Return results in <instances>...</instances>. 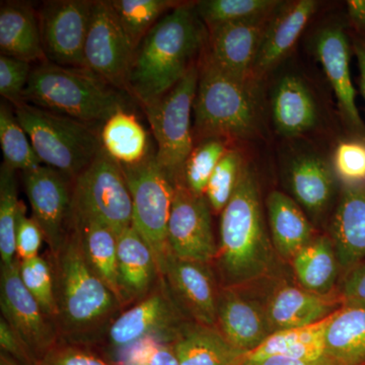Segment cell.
<instances>
[{"label":"cell","mask_w":365,"mask_h":365,"mask_svg":"<svg viewBox=\"0 0 365 365\" xmlns=\"http://www.w3.org/2000/svg\"><path fill=\"white\" fill-rule=\"evenodd\" d=\"M260 180L247 162L234 195L220 215L212 266L220 287H254L279 278L280 260L269 232Z\"/></svg>","instance_id":"1"},{"label":"cell","mask_w":365,"mask_h":365,"mask_svg":"<svg viewBox=\"0 0 365 365\" xmlns=\"http://www.w3.org/2000/svg\"><path fill=\"white\" fill-rule=\"evenodd\" d=\"M56 290V327L60 341L91 347L124 307L117 295L86 261L78 228L71 230L58 251L51 254Z\"/></svg>","instance_id":"2"},{"label":"cell","mask_w":365,"mask_h":365,"mask_svg":"<svg viewBox=\"0 0 365 365\" xmlns=\"http://www.w3.org/2000/svg\"><path fill=\"white\" fill-rule=\"evenodd\" d=\"M207 39L194 2L179 4L137 47L127 91L143 108L158 102L200 62Z\"/></svg>","instance_id":"3"},{"label":"cell","mask_w":365,"mask_h":365,"mask_svg":"<svg viewBox=\"0 0 365 365\" xmlns=\"http://www.w3.org/2000/svg\"><path fill=\"white\" fill-rule=\"evenodd\" d=\"M194 101V143L206 137H223L235 144L261 138L267 105L263 86L254 79L225 73L202 56Z\"/></svg>","instance_id":"4"},{"label":"cell","mask_w":365,"mask_h":365,"mask_svg":"<svg viewBox=\"0 0 365 365\" xmlns=\"http://www.w3.org/2000/svg\"><path fill=\"white\" fill-rule=\"evenodd\" d=\"M23 102L85 123H104L124 107L115 88L86 68L43 62L31 73Z\"/></svg>","instance_id":"5"},{"label":"cell","mask_w":365,"mask_h":365,"mask_svg":"<svg viewBox=\"0 0 365 365\" xmlns=\"http://www.w3.org/2000/svg\"><path fill=\"white\" fill-rule=\"evenodd\" d=\"M14 113L41 163L72 181L102 150L100 134L90 124L24 102Z\"/></svg>","instance_id":"6"},{"label":"cell","mask_w":365,"mask_h":365,"mask_svg":"<svg viewBox=\"0 0 365 365\" xmlns=\"http://www.w3.org/2000/svg\"><path fill=\"white\" fill-rule=\"evenodd\" d=\"M121 169L131 194L132 225L150 247L162 275L170 255L168 223L177 184L158 162L155 153L138 165Z\"/></svg>","instance_id":"7"},{"label":"cell","mask_w":365,"mask_h":365,"mask_svg":"<svg viewBox=\"0 0 365 365\" xmlns=\"http://www.w3.org/2000/svg\"><path fill=\"white\" fill-rule=\"evenodd\" d=\"M199 63L167 95L144 108L157 141L155 157L176 184L181 181L182 168L194 146L191 116L200 76Z\"/></svg>","instance_id":"8"},{"label":"cell","mask_w":365,"mask_h":365,"mask_svg":"<svg viewBox=\"0 0 365 365\" xmlns=\"http://www.w3.org/2000/svg\"><path fill=\"white\" fill-rule=\"evenodd\" d=\"M72 215L103 222L117 235L132 227L131 194L123 170L103 150L72 181Z\"/></svg>","instance_id":"9"},{"label":"cell","mask_w":365,"mask_h":365,"mask_svg":"<svg viewBox=\"0 0 365 365\" xmlns=\"http://www.w3.org/2000/svg\"><path fill=\"white\" fill-rule=\"evenodd\" d=\"M292 144L282 157V177L288 195L299 204L314 227L330 220L341 185L328 153L306 140Z\"/></svg>","instance_id":"10"},{"label":"cell","mask_w":365,"mask_h":365,"mask_svg":"<svg viewBox=\"0 0 365 365\" xmlns=\"http://www.w3.org/2000/svg\"><path fill=\"white\" fill-rule=\"evenodd\" d=\"M267 114L275 133L288 141L307 140L323 131L327 122L318 91L297 72H284L274 81Z\"/></svg>","instance_id":"11"},{"label":"cell","mask_w":365,"mask_h":365,"mask_svg":"<svg viewBox=\"0 0 365 365\" xmlns=\"http://www.w3.org/2000/svg\"><path fill=\"white\" fill-rule=\"evenodd\" d=\"M186 322L188 319L173 302L162 277L150 294L119 314L106 331L104 340L117 357L127 348L148 338L174 342Z\"/></svg>","instance_id":"12"},{"label":"cell","mask_w":365,"mask_h":365,"mask_svg":"<svg viewBox=\"0 0 365 365\" xmlns=\"http://www.w3.org/2000/svg\"><path fill=\"white\" fill-rule=\"evenodd\" d=\"M136 47L109 1H95L85 45L86 68L113 88L127 90Z\"/></svg>","instance_id":"13"},{"label":"cell","mask_w":365,"mask_h":365,"mask_svg":"<svg viewBox=\"0 0 365 365\" xmlns=\"http://www.w3.org/2000/svg\"><path fill=\"white\" fill-rule=\"evenodd\" d=\"M95 1L57 0L43 4L39 13L45 56L52 63L86 68L85 45Z\"/></svg>","instance_id":"14"},{"label":"cell","mask_w":365,"mask_h":365,"mask_svg":"<svg viewBox=\"0 0 365 365\" xmlns=\"http://www.w3.org/2000/svg\"><path fill=\"white\" fill-rule=\"evenodd\" d=\"M312 48L332 86L345 132L365 134V124L356 106V91L350 71L351 39L344 24L335 21L319 26L312 38Z\"/></svg>","instance_id":"15"},{"label":"cell","mask_w":365,"mask_h":365,"mask_svg":"<svg viewBox=\"0 0 365 365\" xmlns=\"http://www.w3.org/2000/svg\"><path fill=\"white\" fill-rule=\"evenodd\" d=\"M212 215L205 196H197L184 185L177 184L168 223L170 254L182 260L212 265L218 249Z\"/></svg>","instance_id":"16"},{"label":"cell","mask_w":365,"mask_h":365,"mask_svg":"<svg viewBox=\"0 0 365 365\" xmlns=\"http://www.w3.org/2000/svg\"><path fill=\"white\" fill-rule=\"evenodd\" d=\"M0 309L2 318L21 336L38 359L49 351L60 337L57 327L21 281L20 260L1 265Z\"/></svg>","instance_id":"17"},{"label":"cell","mask_w":365,"mask_h":365,"mask_svg":"<svg viewBox=\"0 0 365 365\" xmlns=\"http://www.w3.org/2000/svg\"><path fill=\"white\" fill-rule=\"evenodd\" d=\"M162 277L170 297L185 318L216 328L220 284L211 264L182 260L170 254Z\"/></svg>","instance_id":"18"},{"label":"cell","mask_w":365,"mask_h":365,"mask_svg":"<svg viewBox=\"0 0 365 365\" xmlns=\"http://www.w3.org/2000/svg\"><path fill=\"white\" fill-rule=\"evenodd\" d=\"M23 179L32 217L40 225L50 253L55 254L71 227L72 180L45 165L23 173Z\"/></svg>","instance_id":"19"},{"label":"cell","mask_w":365,"mask_h":365,"mask_svg":"<svg viewBox=\"0 0 365 365\" xmlns=\"http://www.w3.org/2000/svg\"><path fill=\"white\" fill-rule=\"evenodd\" d=\"M319 6L317 0L281 1L269 21L255 60L252 69L254 81L265 83L287 58Z\"/></svg>","instance_id":"20"},{"label":"cell","mask_w":365,"mask_h":365,"mask_svg":"<svg viewBox=\"0 0 365 365\" xmlns=\"http://www.w3.org/2000/svg\"><path fill=\"white\" fill-rule=\"evenodd\" d=\"M271 16L227 24L207 30L203 58L234 78L253 79L252 69Z\"/></svg>","instance_id":"21"},{"label":"cell","mask_w":365,"mask_h":365,"mask_svg":"<svg viewBox=\"0 0 365 365\" xmlns=\"http://www.w3.org/2000/svg\"><path fill=\"white\" fill-rule=\"evenodd\" d=\"M216 329L237 349L253 352L273 333L264 299L247 288L220 287Z\"/></svg>","instance_id":"22"},{"label":"cell","mask_w":365,"mask_h":365,"mask_svg":"<svg viewBox=\"0 0 365 365\" xmlns=\"http://www.w3.org/2000/svg\"><path fill=\"white\" fill-rule=\"evenodd\" d=\"M264 304L274 333L319 323L335 313L342 302L338 290L333 294L319 295L278 279L264 297Z\"/></svg>","instance_id":"23"},{"label":"cell","mask_w":365,"mask_h":365,"mask_svg":"<svg viewBox=\"0 0 365 365\" xmlns=\"http://www.w3.org/2000/svg\"><path fill=\"white\" fill-rule=\"evenodd\" d=\"M118 273L124 309L150 294L162 280L155 255L133 227L117 235Z\"/></svg>","instance_id":"24"},{"label":"cell","mask_w":365,"mask_h":365,"mask_svg":"<svg viewBox=\"0 0 365 365\" xmlns=\"http://www.w3.org/2000/svg\"><path fill=\"white\" fill-rule=\"evenodd\" d=\"M342 274L365 259V188H341L328 223Z\"/></svg>","instance_id":"25"},{"label":"cell","mask_w":365,"mask_h":365,"mask_svg":"<svg viewBox=\"0 0 365 365\" xmlns=\"http://www.w3.org/2000/svg\"><path fill=\"white\" fill-rule=\"evenodd\" d=\"M269 232L274 249L284 263L319 234L309 216L285 192L273 190L265 200Z\"/></svg>","instance_id":"26"},{"label":"cell","mask_w":365,"mask_h":365,"mask_svg":"<svg viewBox=\"0 0 365 365\" xmlns=\"http://www.w3.org/2000/svg\"><path fill=\"white\" fill-rule=\"evenodd\" d=\"M173 343L179 365H249V353L230 344L213 327L186 322Z\"/></svg>","instance_id":"27"},{"label":"cell","mask_w":365,"mask_h":365,"mask_svg":"<svg viewBox=\"0 0 365 365\" xmlns=\"http://www.w3.org/2000/svg\"><path fill=\"white\" fill-rule=\"evenodd\" d=\"M1 54L28 62L44 60L39 14L31 4L2 2L0 9Z\"/></svg>","instance_id":"28"},{"label":"cell","mask_w":365,"mask_h":365,"mask_svg":"<svg viewBox=\"0 0 365 365\" xmlns=\"http://www.w3.org/2000/svg\"><path fill=\"white\" fill-rule=\"evenodd\" d=\"M297 284L319 295L337 292L341 271L330 235L319 234L295 255L292 262Z\"/></svg>","instance_id":"29"},{"label":"cell","mask_w":365,"mask_h":365,"mask_svg":"<svg viewBox=\"0 0 365 365\" xmlns=\"http://www.w3.org/2000/svg\"><path fill=\"white\" fill-rule=\"evenodd\" d=\"M325 356L336 365H365V307L343 304L329 317Z\"/></svg>","instance_id":"30"},{"label":"cell","mask_w":365,"mask_h":365,"mask_svg":"<svg viewBox=\"0 0 365 365\" xmlns=\"http://www.w3.org/2000/svg\"><path fill=\"white\" fill-rule=\"evenodd\" d=\"M98 134L102 150L121 168L138 165L151 153L148 131L124 107L106 120Z\"/></svg>","instance_id":"31"},{"label":"cell","mask_w":365,"mask_h":365,"mask_svg":"<svg viewBox=\"0 0 365 365\" xmlns=\"http://www.w3.org/2000/svg\"><path fill=\"white\" fill-rule=\"evenodd\" d=\"M86 261L122 304L118 273L117 234L104 223L72 215ZM123 306V304H122Z\"/></svg>","instance_id":"32"},{"label":"cell","mask_w":365,"mask_h":365,"mask_svg":"<svg viewBox=\"0 0 365 365\" xmlns=\"http://www.w3.org/2000/svg\"><path fill=\"white\" fill-rule=\"evenodd\" d=\"M328 319L302 328L287 329L271 334L253 352L250 362L271 357L314 361L325 357V332Z\"/></svg>","instance_id":"33"},{"label":"cell","mask_w":365,"mask_h":365,"mask_svg":"<svg viewBox=\"0 0 365 365\" xmlns=\"http://www.w3.org/2000/svg\"><path fill=\"white\" fill-rule=\"evenodd\" d=\"M280 0H202L194 2L196 13L207 30L237 21L272 16Z\"/></svg>","instance_id":"34"},{"label":"cell","mask_w":365,"mask_h":365,"mask_svg":"<svg viewBox=\"0 0 365 365\" xmlns=\"http://www.w3.org/2000/svg\"><path fill=\"white\" fill-rule=\"evenodd\" d=\"M234 144L227 138L215 136L194 143L193 150L182 168L179 184L184 185L197 196H205L209 180L215 168Z\"/></svg>","instance_id":"35"},{"label":"cell","mask_w":365,"mask_h":365,"mask_svg":"<svg viewBox=\"0 0 365 365\" xmlns=\"http://www.w3.org/2000/svg\"><path fill=\"white\" fill-rule=\"evenodd\" d=\"M0 145L4 163L14 170L30 172L43 165L14 110L6 104L0 106Z\"/></svg>","instance_id":"36"},{"label":"cell","mask_w":365,"mask_h":365,"mask_svg":"<svg viewBox=\"0 0 365 365\" xmlns=\"http://www.w3.org/2000/svg\"><path fill=\"white\" fill-rule=\"evenodd\" d=\"M109 2L136 49L150 29L165 14L181 4L172 0H113Z\"/></svg>","instance_id":"37"},{"label":"cell","mask_w":365,"mask_h":365,"mask_svg":"<svg viewBox=\"0 0 365 365\" xmlns=\"http://www.w3.org/2000/svg\"><path fill=\"white\" fill-rule=\"evenodd\" d=\"M328 155L341 188H365V134L345 132Z\"/></svg>","instance_id":"38"},{"label":"cell","mask_w":365,"mask_h":365,"mask_svg":"<svg viewBox=\"0 0 365 365\" xmlns=\"http://www.w3.org/2000/svg\"><path fill=\"white\" fill-rule=\"evenodd\" d=\"M16 172L2 163L0 168V258L1 265H9L16 259V234L18 220V184Z\"/></svg>","instance_id":"39"},{"label":"cell","mask_w":365,"mask_h":365,"mask_svg":"<svg viewBox=\"0 0 365 365\" xmlns=\"http://www.w3.org/2000/svg\"><path fill=\"white\" fill-rule=\"evenodd\" d=\"M248 160L241 146L234 144L218 163L205 191L213 215H222L230 202Z\"/></svg>","instance_id":"40"},{"label":"cell","mask_w":365,"mask_h":365,"mask_svg":"<svg viewBox=\"0 0 365 365\" xmlns=\"http://www.w3.org/2000/svg\"><path fill=\"white\" fill-rule=\"evenodd\" d=\"M20 274L26 289L56 325V290L51 260L39 255L31 260L20 261Z\"/></svg>","instance_id":"41"},{"label":"cell","mask_w":365,"mask_h":365,"mask_svg":"<svg viewBox=\"0 0 365 365\" xmlns=\"http://www.w3.org/2000/svg\"><path fill=\"white\" fill-rule=\"evenodd\" d=\"M116 365H179L174 343L148 338L127 348L114 360Z\"/></svg>","instance_id":"42"},{"label":"cell","mask_w":365,"mask_h":365,"mask_svg":"<svg viewBox=\"0 0 365 365\" xmlns=\"http://www.w3.org/2000/svg\"><path fill=\"white\" fill-rule=\"evenodd\" d=\"M32 71L30 62L0 55V95L14 106L23 103Z\"/></svg>","instance_id":"43"},{"label":"cell","mask_w":365,"mask_h":365,"mask_svg":"<svg viewBox=\"0 0 365 365\" xmlns=\"http://www.w3.org/2000/svg\"><path fill=\"white\" fill-rule=\"evenodd\" d=\"M38 365H116L88 346L60 341L38 362Z\"/></svg>","instance_id":"44"},{"label":"cell","mask_w":365,"mask_h":365,"mask_svg":"<svg viewBox=\"0 0 365 365\" xmlns=\"http://www.w3.org/2000/svg\"><path fill=\"white\" fill-rule=\"evenodd\" d=\"M44 240V234L40 225L32 216L29 217L26 204L21 200L16 220V258L20 261H26L39 256Z\"/></svg>","instance_id":"45"},{"label":"cell","mask_w":365,"mask_h":365,"mask_svg":"<svg viewBox=\"0 0 365 365\" xmlns=\"http://www.w3.org/2000/svg\"><path fill=\"white\" fill-rule=\"evenodd\" d=\"M0 348L1 353L20 365H38L39 362L25 341L2 317L0 319Z\"/></svg>","instance_id":"46"},{"label":"cell","mask_w":365,"mask_h":365,"mask_svg":"<svg viewBox=\"0 0 365 365\" xmlns=\"http://www.w3.org/2000/svg\"><path fill=\"white\" fill-rule=\"evenodd\" d=\"M337 290L342 306L365 307V261L342 274Z\"/></svg>","instance_id":"47"},{"label":"cell","mask_w":365,"mask_h":365,"mask_svg":"<svg viewBox=\"0 0 365 365\" xmlns=\"http://www.w3.org/2000/svg\"><path fill=\"white\" fill-rule=\"evenodd\" d=\"M347 26L351 31L350 36L365 43V0L346 1Z\"/></svg>","instance_id":"48"},{"label":"cell","mask_w":365,"mask_h":365,"mask_svg":"<svg viewBox=\"0 0 365 365\" xmlns=\"http://www.w3.org/2000/svg\"><path fill=\"white\" fill-rule=\"evenodd\" d=\"M351 39L352 52L356 56L359 68V88L365 101V43L357 38L350 36Z\"/></svg>","instance_id":"49"},{"label":"cell","mask_w":365,"mask_h":365,"mask_svg":"<svg viewBox=\"0 0 365 365\" xmlns=\"http://www.w3.org/2000/svg\"><path fill=\"white\" fill-rule=\"evenodd\" d=\"M249 365H336L327 357L314 361H306V360H295L283 359V357H271V359L262 360L259 362H250Z\"/></svg>","instance_id":"50"},{"label":"cell","mask_w":365,"mask_h":365,"mask_svg":"<svg viewBox=\"0 0 365 365\" xmlns=\"http://www.w3.org/2000/svg\"><path fill=\"white\" fill-rule=\"evenodd\" d=\"M0 365H20L19 364H16L14 360L9 359V356H6V355H4V353H1V355H0Z\"/></svg>","instance_id":"51"}]
</instances>
